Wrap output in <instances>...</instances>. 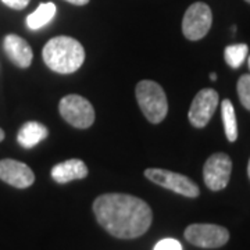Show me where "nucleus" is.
Here are the masks:
<instances>
[{
  "mask_svg": "<svg viewBox=\"0 0 250 250\" xmlns=\"http://www.w3.org/2000/svg\"><path fill=\"white\" fill-rule=\"evenodd\" d=\"M248 175H249V178H250V160H249V164H248Z\"/></svg>",
  "mask_w": 250,
  "mask_h": 250,
  "instance_id": "nucleus-23",
  "label": "nucleus"
},
{
  "mask_svg": "<svg viewBox=\"0 0 250 250\" xmlns=\"http://www.w3.org/2000/svg\"><path fill=\"white\" fill-rule=\"evenodd\" d=\"M88 167L80 159H70L56 164L52 168V178L57 184H67L74 179H83L88 177Z\"/></svg>",
  "mask_w": 250,
  "mask_h": 250,
  "instance_id": "nucleus-12",
  "label": "nucleus"
},
{
  "mask_svg": "<svg viewBox=\"0 0 250 250\" xmlns=\"http://www.w3.org/2000/svg\"><path fill=\"white\" fill-rule=\"evenodd\" d=\"M43 62L54 72L72 74L85 62V50L71 36H54L43 47Z\"/></svg>",
  "mask_w": 250,
  "mask_h": 250,
  "instance_id": "nucleus-2",
  "label": "nucleus"
},
{
  "mask_svg": "<svg viewBox=\"0 0 250 250\" xmlns=\"http://www.w3.org/2000/svg\"><path fill=\"white\" fill-rule=\"evenodd\" d=\"M245 1H248V3H250V0H245Z\"/></svg>",
  "mask_w": 250,
  "mask_h": 250,
  "instance_id": "nucleus-25",
  "label": "nucleus"
},
{
  "mask_svg": "<svg viewBox=\"0 0 250 250\" xmlns=\"http://www.w3.org/2000/svg\"><path fill=\"white\" fill-rule=\"evenodd\" d=\"M3 49L11 62H14L20 68H28L32 62L34 53L31 46L21 36L10 34L3 41Z\"/></svg>",
  "mask_w": 250,
  "mask_h": 250,
  "instance_id": "nucleus-11",
  "label": "nucleus"
},
{
  "mask_svg": "<svg viewBox=\"0 0 250 250\" xmlns=\"http://www.w3.org/2000/svg\"><path fill=\"white\" fill-rule=\"evenodd\" d=\"M135 96L147 121L159 124L166 118L168 113V102L166 92L157 82L150 80L141 81L135 88Z\"/></svg>",
  "mask_w": 250,
  "mask_h": 250,
  "instance_id": "nucleus-3",
  "label": "nucleus"
},
{
  "mask_svg": "<svg viewBox=\"0 0 250 250\" xmlns=\"http://www.w3.org/2000/svg\"><path fill=\"white\" fill-rule=\"evenodd\" d=\"M56 11H57V7L52 1L41 3L39 7L27 17V27L32 31L43 28L53 20L54 16H56Z\"/></svg>",
  "mask_w": 250,
  "mask_h": 250,
  "instance_id": "nucleus-14",
  "label": "nucleus"
},
{
  "mask_svg": "<svg viewBox=\"0 0 250 250\" xmlns=\"http://www.w3.org/2000/svg\"><path fill=\"white\" fill-rule=\"evenodd\" d=\"M221 117H223L224 131L227 135V139L229 142H235L238 139V121L232 102L229 99H225L221 103Z\"/></svg>",
  "mask_w": 250,
  "mask_h": 250,
  "instance_id": "nucleus-15",
  "label": "nucleus"
},
{
  "mask_svg": "<svg viewBox=\"0 0 250 250\" xmlns=\"http://www.w3.org/2000/svg\"><path fill=\"white\" fill-rule=\"evenodd\" d=\"M59 111L72 126L86 129L95 123V108L88 99L80 95H68L60 100Z\"/></svg>",
  "mask_w": 250,
  "mask_h": 250,
  "instance_id": "nucleus-4",
  "label": "nucleus"
},
{
  "mask_svg": "<svg viewBox=\"0 0 250 250\" xmlns=\"http://www.w3.org/2000/svg\"><path fill=\"white\" fill-rule=\"evenodd\" d=\"M65 1H68L71 4H75V6H85V4L89 3V0H65Z\"/></svg>",
  "mask_w": 250,
  "mask_h": 250,
  "instance_id": "nucleus-20",
  "label": "nucleus"
},
{
  "mask_svg": "<svg viewBox=\"0 0 250 250\" xmlns=\"http://www.w3.org/2000/svg\"><path fill=\"white\" fill-rule=\"evenodd\" d=\"M210 80H211V81L217 80V74H214V72H211V74H210Z\"/></svg>",
  "mask_w": 250,
  "mask_h": 250,
  "instance_id": "nucleus-22",
  "label": "nucleus"
},
{
  "mask_svg": "<svg viewBox=\"0 0 250 250\" xmlns=\"http://www.w3.org/2000/svg\"><path fill=\"white\" fill-rule=\"evenodd\" d=\"M0 179L11 187L25 189L34 184L35 175L25 163L4 159L0 161Z\"/></svg>",
  "mask_w": 250,
  "mask_h": 250,
  "instance_id": "nucleus-10",
  "label": "nucleus"
},
{
  "mask_svg": "<svg viewBox=\"0 0 250 250\" xmlns=\"http://www.w3.org/2000/svg\"><path fill=\"white\" fill-rule=\"evenodd\" d=\"M154 250H182V245L177 239L172 238H166L156 243Z\"/></svg>",
  "mask_w": 250,
  "mask_h": 250,
  "instance_id": "nucleus-18",
  "label": "nucleus"
},
{
  "mask_svg": "<svg viewBox=\"0 0 250 250\" xmlns=\"http://www.w3.org/2000/svg\"><path fill=\"white\" fill-rule=\"evenodd\" d=\"M249 54V47L245 43H236V45H229L224 50V59L225 62L231 68H239L243 62L248 59Z\"/></svg>",
  "mask_w": 250,
  "mask_h": 250,
  "instance_id": "nucleus-16",
  "label": "nucleus"
},
{
  "mask_svg": "<svg viewBox=\"0 0 250 250\" xmlns=\"http://www.w3.org/2000/svg\"><path fill=\"white\" fill-rule=\"evenodd\" d=\"M47 135H49V129L46 128L45 125L41 124V123H36V121H28L18 131L17 142L22 147L31 149L39 142H42L43 139H46Z\"/></svg>",
  "mask_w": 250,
  "mask_h": 250,
  "instance_id": "nucleus-13",
  "label": "nucleus"
},
{
  "mask_svg": "<svg viewBox=\"0 0 250 250\" xmlns=\"http://www.w3.org/2000/svg\"><path fill=\"white\" fill-rule=\"evenodd\" d=\"M242 106L250 111V74H243L236 85Z\"/></svg>",
  "mask_w": 250,
  "mask_h": 250,
  "instance_id": "nucleus-17",
  "label": "nucleus"
},
{
  "mask_svg": "<svg viewBox=\"0 0 250 250\" xmlns=\"http://www.w3.org/2000/svg\"><path fill=\"white\" fill-rule=\"evenodd\" d=\"M184 235L189 243L203 249H217L229 241L228 229L215 224H192Z\"/></svg>",
  "mask_w": 250,
  "mask_h": 250,
  "instance_id": "nucleus-7",
  "label": "nucleus"
},
{
  "mask_svg": "<svg viewBox=\"0 0 250 250\" xmlns=\"http://www.w3.org/2000/svg\"><path fill=\"white\" fill-rule=\"evenodd\" d=\"M213 24L211 9L202 1H196L188 7L182 20V32L189 41H200L207 35Z\"/></svg>",
  "mask_w": 250,
  "mask_h": 250,
  "instance_id": "nucleus-6",
  "label": "nucleus"
},
{
  "mask_svg": "<svg viewBox=\"0 0 250 250\" xmlns=\"http://www.w3.org/2000/svg\"><path fill=\"white\" fill-rule=\"evenodd\" d=\"M3 139H4V131H3V129L0 128V142H1Z\"/></svg>",
  "mask_w": 250,
  "mask_h": 250,
  "instance_id": "nucleus-21",
  "label": "nucleus"
},
{
  "mask_svg": "<svg viewBox=\"0 0 250 250\" xmlns=\"http://www.w3.org/2000/svg\"><path fill=\"white\" fill-rule=\"evenodd\" d=\"M145 177L152 181L153 184L170 189L182 196L197 197L200 195V189L192 179L174 171L163 170V168H146Z\"/></svg>",
  "mask_w": 250,
  "mask_h": 250,
  "instance_id": "nucleus-5",
  "label": "nucleus"
},
{
  "mask_svg": "<svg viewBox=\"0 0 250 250\" xmlns=\"http://www.w3.org/2000/svg\"><path fill=\"white\" fill-rule=\"evenodd\" d=\"M7 7L14 10H22L29 4V0H1Z\"/></svg>",
  "mask_w": 250,
  "mask_h": 250,
  "instance_id": "nucleus-19",
  "label": "nucleus"
},
{
  "mask_svg": "<svg viewBox=\"0 0 250 250\" xmlns=\"http://www.w3.org/2000/svg\"><path fill=\"white\" fill-rule=\"evenodd\" d=\"M218 93L211 88H206L197 92L188 113L190 124L196 128H205L218 106Z\"/></svg>",
  "mask_w": 250,
  "mask_h": 250,
  "instance_id": "nucleus-9",
  "label": "nucleus"
},
{
  "mask_svg": "<svg viewBox=\"0 0 250 250\" xmlns=\"http://www.w3.org/2000/svg\"><path fill=\"white\" fill-rule=\"evenodd\" d=\"M232 171V160L225 153L211 154L203 167V179L210 190H221L228 185Z\"/></svg>",
  "mask_w": 250,
  "mask_h": 250,
  "instance_id": "nucleus-8",
  "label": "nucleus"
},
{
  "mask_svg": "<svg viewBox=\"0 0 250 250\" xmlns=\"http://www.w3.org/2000/svg\"><path fill=\"white\" fill-rule=\"evenodd\" d=\"M98 223L120 239L142 236L153 220L152 208L145 200L125 193H106L93 202Z\"/></svg>",
  "mask_w": 250,
  "mask_h": 250,
  "instance_id": "nucleus-1",
  "label": "nucleus"
},
{
  "mask_svg": "<svg viewBox=\"0 0 250 250\" xmlns=\"http://www.w3.org/2000/svg\"><path fill=\"white\" fill-rule=\"evenodd\" d=\"M248 64H249V68H250V56H249V59H248Z\"/></svg>",
  "mask_w": 250,
  "mask_h": 250,
  "instance_id": "nucleus-24",
  "label": "nucleus"
}]
</instances>
